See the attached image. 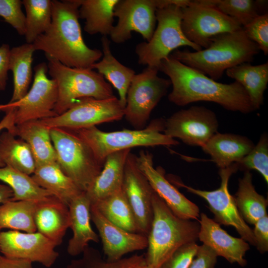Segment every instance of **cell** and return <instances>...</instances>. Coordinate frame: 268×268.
Segmentation results:
<instances>
[{"label":"cell","instance_id":"obj_1","mask_svg":"<svg viewBox=\"0 0 268 268\" xmlns=\"http://www.w3.org/2000/svg\"><path fill=\"white\" fill-rule=\"evenodd\" d=\"M158 69L169 77L172 89L168 98L177 106L206 101L244 114L255 110L246 91L236 81L229 84L218 82L182 64L171 55L161 61Z\"/></svg>","mask_w":268,"mask_h":268},{"label":"cell","instance_id":"obj_2","mask_svg":"<svg viewBox=\"0 0 268 268\" xmlns=\"http://www.w3.org/2000/svg\"><path fill=\"white\" fill-rule=\"evenodd\" d=\"M52 1L51 25L33 43L35 50L44 52L46 56L67 67L90 68L100 60L103 53L99 49L90 48L83 40L78 0Z\"/></svg>","mask_w":268,"mask_h":268},{"label":"cell","instance_id":"obj_3","mask_svg":"<svg viewBox=\"0 0 268 268\" xmlns=\"http://www.w3.org/2000/svg\"><path fill=\"white\" fill-rule=\"evenodd\" d=\"M260 49L243 29L213 37L209 46L194 52L176 50L170 54L182 64L216 81L224 71L237 65L251 62Z\"/></svg>","mask_w":268,"mask_h":268},{"label":"cell","instance_id":"obj_4","mask_svg":"<svg viewBox=\"0 0 268 268\" xmlns=\"http://www.w3.org/2000/svg\"><path fill=\"white\" fill-rule=\"evenodd\" d=\"M153 219L147 236L144 256L146 264L159 268L178 248L198 239V220L185 219L175 215L154 193L152 197Z\"/></svg>","mask_w":268,"mask_h":268},{"label":"cell","instance_id":"obj_5","mask_svg":"<svg viewBox=\"0 0 268 268\" xmlns=\"http://www.w3.org/2000/svg\"><path fill=\"white\" fill-rule=\"evenodd\" d=\"M165 120H153L141 130L124 129L106 132L96 126L74 131L89 147L96 159L104 164L109 154L132 147L177 145L179 142L163 133Z\"/></svg>","mask_w":268,"mask_h":268},{"label":"cell","instance_id":"obj_6","mask_svg":"<svg viewBox=\"0 0 268 268\" xmlns=\"http://www.w3.org/2000/svg\"><path fill=\"white\" fill-rule=\"evenodd\" d=\"M46 57L48 61V72L57 87L54 111L58 115L65 112L81 99H104L115 96L111 85L97 71L90 68L67 67Z\"/></svg>","mask_w":268,"mask_h":268},{"label":"cell","instance_id":"obj_7","mask_svg":"<svg viewBox=\"0 0 268 268\" xmlns=\"http://www.w3.org/2000/svg\"><path fill=\"white\" fill-rule=\"evenodd\" d=\"M189 1L175 0L174 3L157 9V25L151 38L135 47L138 64L158 69L161 61L180 47L189 46L196 51L202 49L189 41L182 30V8Z\"/></svg>","mask_w":268,"mask_h":268},{"label":"cell","instance_id":"obj_8","mask_svg":"<svg viewBox=\"0 0 268 268\" xmlns=\"http://www.w3.org/2000/svg\"><path fill=\"white\" fill-rule=\"evenodd\" d=\"M50 135L57 162L82 192H86L102 169L89 147L71 130L54 128Z\"/></svg>","mask_w":268,"mask_h":268},{"label":"cell","instance_id":"obj_9","mask_svg":"<svg viewBox=\"0 0 268 268\" xmlns=\"http://www.w3.org/2000/svg\"><path fill=\"white\" fill-rule=\"evenodd\" d=\"M158 71L147 67L134 75L128 88L124 117L134 129L147 126L151 112L171 85L169 79L159 76Z\"/></svg>","mask_w":268,"mask_h":268},{"label":"cell","instance_id":"obj_10","mask_svg":"<svg viewBox=\"0 0 268 268\" xmlns=\"http://www.w3.org/2000/svg\"><path fill=\"white\" fill-rule=\"evenodd\" d=\"M181 24L186 38L204 49L209 46L213 37L242 28L235 20L204 0H190L182 8Z\"/></svg>","mask_w":268,"mask_h":268},{"label":"cell","instance_id":"obj_11","mask_svg":"<svg viewBox=\"0 0 268 268\" xmlns=\"http://www.w3.org/2000/svg\"><path fill=\"white\" fill-rule=\"evenodd\" d=\"M124 108L115 96L104 99L88 97L79 100L62 114L40 120L49 129L77 130L120 120Z\"/></svg>","mask_w":268,"mask_h":268},{"label":"cell","instance_id":"obj_12","mask_svg":"<svg viewBox=\"0 0 268 268\" xmlns=\"http://www.w3.org/2000/svg\"><path fill=\"white\" fill-rule=\"evenodd\" d=\"M47 72L45 63L36 65L33 84L25 95L16 102L0 105V111L15 108V125L58 116L54 111L58 97L57 87L55 81L48 77Z\"/></svg>","mask_w":268,"mask_h":268},{"label":"cell","instance_id":"obj_13","mask_svg":"<svg viewBox=\"0 0 268 268\" xmlns=\"http://www.w3.org/2000/svg\"><path fill=\"white\" fill-rule=\"evenodd\" d=\"M239 170L237 163L223 169H220V187L213 191H204L188 186L180 182L176 185L185 188L188 192L205 200L210 211L214 215V220L226 226L233 227L241 238L249 244L255 246L253 230L240 215L235 204L234 197L228 190V182L231 176Z\"/></svg>","mask_w":268,"mask_h":268},{"label":"cell","instance_id":"obj_14","mask_svg":"<svg viewBox=\"0 0 268 268\" xmlns=\"http://www.w3.org/2000/svg\"><path fill=\"white\" fill-rule=\"evenodd\" d=\"M215 114L203 106H192L178 111L165 121L163 133L185 143L202 147L217 133Z\"/></svg>","mask_w":268,"mask_h":268},{"label":"cell","instance_id":"obj_15","mask_svg":"<svg viewBox=\"0 0 268 268\" xmlns=\"http://www.w3.org/2000/svg\"><path fill=\"white\" fill-rule=\"evenodd\" d=\"M159 7L158 0H118L114 9L118 22L109 35L111 40L117 44L124 43L134 31L149 41L155 29Z\"/></svg>","mask_w":268,"mask_h":268},{"label":"cell","instance_id":"obj_16","mask_svg":"<svg viewBox=\"0 0 268 268\" xmlns=\"http://www.w3.org/2000/svg\"><path fill=\"white\" fill-rule=\"evenodd\" d=\"M56 247L38 231L22 232L9 230L0 232V252L7 258L26 260L50 268L59 257Z\"/></svg>","mask_w":268,"mask_h":268},{"label":"cell","instance_id":"obj_17","mask_svg":"<svg viewBox=\"0 0 268 268\" xmlns=\"http://www.w3.org/2000/svg\"><path fill=\"white\" fill-rule=\"evenodd\" d=\"M122 190L134 213L138 232L147 236L153 219L155 192L139 169L136 155L131 152L125 164Z\"/></svg>","mask_w":268,"mask_h":268},{"label":"cell","instance_id":"obj_18","mask_svg":"<svg viewBox=\"0 0 268 268\" xmlns=\"http://www.w3.org/2000/svg\"><path fill=\"white\" fill-rule=\"evenodd\" d=\"M136 159L139 169L154 192L175 215L182 219H199L200 213L198 205L180 193L165 178L162 170L154 167L153 156L150 153L141 150Z\"/></svg>","mask_w":268,"mask_h":268},{"label":"cell","instance_id":"obj_19","mask_svg":"<svg viewBox=\"0 0 268 268\" xmlns=\"http://www.w3.org/2000/svg\"><path fill=\"white\" fill-rule=\"evenodd\" d=\"M91 220L97 228L107 261L119 260L131 252L147 248V236L127 231L113 224L91 205Z\"/></svg>","mask_w":268,"mask_h":268},{"label":"cell","instance_id":"obj_20","mask_svg":"<svg viewBox=\"0 0 268 268\" xmlns=\"http://www.w3.org/2000/svg\"><path fill=\"white\" fill-rule=\"evenodd\" d=\"M198 239L213 250L217 256L222 257L230 263L242 267L247 264L244 257L250 249L249 244L242 238L232 236L220 225L201 213Z\"/></svg>","mask_w":268,"mask_h":268},{"label":"cell","instance_id":"obj_21","mask_svg":"<svg viewBox=\"0 0 268 268\" xmlns=\"http://www.w3.org/2000/svg\"><path fill=\"white\" fill-rule=\"evenodd\" d=\"M37 231L60 245L70 221L68 205L54 196L38 201L34 212Z\"/></svg>","mask_w":268,"mask_h":268},{"label":"cell","instance_id":"obj_22","mask_svg":"<svg viewBox=\"0 0 268 268\" xmlns=\"http://www.w3.org/2000/svg\"><path fill=\"white\" fill-rule=\"evenodd\" d=\"M91 205L85 192L80 194L68 205L72 236L68 241L67 252L71 256L82 254L89 242H99V235L90 224Z\"/></svg>","mask_w":268,"mask_h":268},{"label":"cell","instance_id":"obj_23","mask_svg":"<svg viewBox=\"0 0 268 268\" xmlns=\"http://www.w3.org/2000/svg\"><path fill=\"white\" fill-rule=\"evenodd\" d=\"M130 152L131 149H125L106 157L102 170L85 192L91 204L122 190L125 164Z\"/></svg>","mask_w":268,"mask_h":268},{"label":"cell","instance_id":"obj_24","mask_svg":"<svg viewBox=\"0 0 268 268\" xmlns=\"http://www.w3.org/2000/svg\"><path fill=\"white\" fill-rule=\"evenodd\" d=\"M254 146L247 137L217 133L201 148L219 169H223L240 162Z\"/></svg>","mask_w":268,"mask_h":268},{"label":"cell","instance_id":"obj_25","mask_svg":"<svg viewBox=\"0 0 268 268\" xmlns=\"http://www.w3.org/2000/svg\"><path fill=\"white\" fill-rule=\"evenodd\" d=\"M102 57L100 61L94 63L91 68L96 69L105 79L117 90L119 99L125 108L126 104L127 93L134 75L135 71L120 63L113 55L110 42L107 36L101 39Z\"/></svg>","mask_w":268,"mask_h":268},{"label":"cell","instance_id":"obj_26","mask_svg":"<svg viewBox=\"0 0 268 268\" xmlns=\"http://www.w3.org/2000/svg\"><path fill=\"white\" fill-rule=\"evenodd\" d=\"M31 177L39 186L68 205L82 192L63 172L57 161L36 166Z\"/></svg>","mask_w":268,"mask_h":268},{"label":"cell","instance_id":"obj_27","mask_svg":"<svg viewBox=\"0 0 268 268\" xmlns=\"http://www.w3.org/2000/svg\"><path fill=\"white\" fill-rule=\"evenodd\" d=\"M14 135L19 137L28 144L36 166L57 161L50 129L40 120L29 121L15 125Z\"/></svg>","mask_w":268,"mask_h":268},{"label":"cell","instance_id":"obj_28","mask_svg":"<svg viewBox=\"0 0 268 268\" xmlns=\"http://www.w3.org/2000/svg\"><path fill=\"white\" fill-rule=\"evenodd\" d=\"M226 75L238 82L246 91L255 110L263 104L268 83V62L258 65L244 63L227 69Z\"/></svg>","mask_w":268,"mask_h":268},{"label":"cell","instance_id":"obj_29","mask_svg":"<svg viewBox=\"0 0 268 268\" xmlns=\"http://www.w3.org/2000/svg\"><path fill=\"white\" fill-rule=\"evenodd\" d=\"M118 0H78L79 18L90 35H109L113 27L114 9Z\"/></svg>","mask_w":268,"mask_h":268},{"label":"cell","instance_id":"obj_30","mask_svg":"<svg viewBox=\"0 0 268 268\" xmlns=\"http://www.w3.org/2000/svg\"><path fill=\"white\" fill-rule=\"evenodd\" d=\"M35 51L33 44L27 43L10 49L9 70L13 74V90L9 103L18 101L28 92L32 79V63Z\"/></svg>","mask_w":268,"mask_h":268},{"label":"cell","instance_id":"obj_31","mask_svg":"<svg viewBox=\"0 0 268 268\" xmlns=\"http://www.w3.org/2000/svg\"><path fill=\"white\" fill-rule=\"evenodd\" d=\"M234 199L240 215L247 223L254 224L268 215V200L256 191L250 171H245L243 177L239 179Z\"/></svg>","mask_w":268,"mask_h":268},{"label":"cell","instance_id":"obj_32","mask_svg":"<svg viewBox=\"0 0 268 268\" xmlns=\"http://www.w3.org/2000/svg\"><path fill=\"white\" fill-rule=\"evenodd\" d=\"M0 159L5 166L28 175H32L36 168L28 144L7 131L0 134Z\"/></svg>","mask_w":268,"mask_h":268},{"label":"cell","instance_id":"obj_33","mask_svg":"<svg viewBox=\"0 0 268 268\" xmlns=\"http://www.w3.org/2000/svg\"><path fill=\"white\" fill-rule=\"evenodd\" d=\"M38 200L8 201L0 205V228L24 232L37 231L34 212Z\"/></svg>","mask_w":268,"mask_h":268},{"label":"cell","instance_id":"obj_34","mask_svg":"<svg viewBox=\"0 0 268 268\" xmlns=\"http://www.w3.org/2000/svg\"><path fill=\"white\" fill-rule=\"evenodd\" d=\"M91 205L113 224L130 232L139 233L134 213L122 189Z\"/></svg>","mask_w":268,"mask_h":268},{"label":"cell","instance_id":"obj_35","mask_svg":"<svg viewBox=\"0 0 268 268\" xmlns=\"http://www.w3.org/2000/svg\"><path fill=\"white\" fill-rule=\"evenodd\" d=\"M0 181L12 190L11 201L38 200L54 196L49 191L39 186L30 175L8 166L0 167Z\"/></svg>","mask_w":268,"mask_h":268},{"label":"cell","instance_id":"obj_36","mask_svg":"<svg viewBox=\"0 0 268 268\" xmlns=\"http://www.w3.org/2000/svg\"><path fill=\"white\" fill-rule=\"evenodd\" d=\"M25 15V38L27 43L33 44L49 28L52 16L51 0H23Z\"/></svg>","mask_w":268,"mask_h":268},{"label":"cell","instance_id":"obj_37","mask_svg":"<svg viewBox=\"0 0 268 268\" xmlns=\"http://www.w3.org/2000/svg\"><path fill=\"white\" fill-rule=\"evenodd\" d=\"M223 13L235 20L243 27L258 16L265 14L267 0H204Z\"/></svg>","mask_w":268,"mask_h":268},{"label":"cell","instance_id":"obj_38","mask_svg":"<svg viewBox=\"0 0 268 268\" xmlns=\"http://www.w3.org/2000/svg\"><path fill=\"white\" fill-rule=\"evenodd\" d=\"M81 258L71 261L67 268H133L145 263L143 255H134L119 260L109 262L104 260L100 252L87 246Z\"/></svg>","mask_w":268,"mask_h":268},{"label":"cell","instance_id":"obj_39","mask_svg":"<svg viewBox=\"0 0 268 268\" xmlns=\"http://www.w3.org/2000/svg\"><path fill=\"white\" fill-rule=\"evenodd\" d=\"M239 169L255 170L268 183V138L263 134L257 144L242 159L237 163Z\"/></svg>","mask_w":268,"mask_h":268},{"label":"cell","instance_id":"obj_40","mask_svg":"<svg viewBox=\"0 0 268 268\" xmlns=\"http://www.w3.org/2000/svg\"><path fill=\"white\" fill-rule=\"evenodd\" d=\"M247 37L258 46L265 55L268 54V13L260 15L242 27Z\"/></svg>","mask_w":268,"mask_h":268},{"label":"cell","instance_id":"obj_41","mask_svg":"<svg viewBox=\"0 0 268 268\" xmlns=\"http://www.w3.org/2000/svg\"><path fill=\"white\" fill-rule=\"evenodd\" d=\"M20 0H0V16L20 35H25V15Z\"/></svg>","mask_w":268,"mask_h":268},{"label":"cell","instance_id":"obj_42","mask_svg":"<svg viewBox=\"0 0 268 268\" xmlns=\"http://www.w3.org/2000/svg\"><path fill=\"white\" fill-rule=\"evenodd\" d=\"M196 242L184 244L176 249L159 268H189L198 252Z\"/></svg>","mask_w":268,"mask_h":268},{"label":"cell","instance_id":"obj_43","mask_svg":"<svg viewBox=\"0 0 268 268\" xmlns=\"http://www.w3.org/2000/svg\"><path fill=\"white\" fill-rule=\"evenodd\" d=\"M217 256L208 247L199 246L197 254L189 268H215Z\"/></svg>","mask_w":268,"mask_h":268},{"label":"cell","instance_id":"obj_44","mask_svg":"<svg viewBox=\"0 0 268 268\" xmlns=\"http://www.w3.org/2000/svg\"><path fill=\"white\" fill-rule=\"evenodd\" d=\"M253 233L256 247L261 254L268 251V216L259 219L254 224Z\"/></svg>","mask_w":268,"mask_h":268},{"label":"cell","instance_id":"obj_45","mask_svg":"<svg viewBox=\"0 0 268 268\" xmlns=\"http://www.w3.org/2000/svg\"><path fill=\"white\" fill-rule=\"evenodd\" d=\"M10 49L7 44L0 46V91L5 89L8 79Z\"/></svg>","mask_w":268,"mask_h":268},{"label":"cell","instance_id":"obj_46","mask_svg":"<svg viewBox=\"0 0 268 268\" xmlns=\"http://www.w3.org/2000/svg\"><path fill=\"white\" fill-rule=\"evenodd\" d=\"M4 112L6 113V114L0 122V133L2 130L6 129L14 134L15 129L14 120L16 109L13 107L5 109ZM4 166L5 165L0 159V167Z\"/></svg>","mask_w":268,"mask_h":268},{"label":"cell","instance_id":"obj_47","mask_svg":"<svg viewBox=\"0 0 268 268\" xmlns=\"http://www.w3.org/2000/svg\"><path fill=\"white\" fill-rule=\"evenodd\" d=\"M32 263L26 260L9 259L0 255V268H32Z\"/></svg>","mask_w":268,"mask_h":268},{"label":"cell","instance_id":"obj_48","mask_svg":"<svg viewBox=\"0 0 268 268\" xmlns=\"http://www.w3.org/2000/svg\"><path fill=\"white\" fill-rule=\"evenodd\" d=\"M13 196V191L8 186L0 184V205L11 201Z\"/></svg>","mask_w":268,"mask_h":268},{"label":"cell","instance_id":"obj_49","mask_svg":"<svg viewBox=\"0 0 268 268\" xmlns=\"http://www.w3.org/2000/svg\"><path fill=\"white\" fill-rule=\"evenodd\" d=\"M133 268H152V267L147 264L146 262L140 265H139L137 266H135Z\"/></svg>","mask_w":268,"mask_h":268},{"label":"cell","instance_id":"obj_50","mask_svg":"<svg viewBox=\"0 0 268 268\" xmlns=\"http://www.w3.org/2000/svg\"><path fill=\"white\" fill-rule=\"evenodd\" d=\"M0 230H1V228H0Z\"/></svg>","mask_w":268,"mask_h":268}]
</instances>
